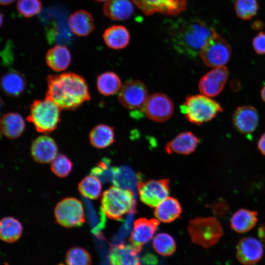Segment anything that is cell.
I'll return each instance as SVG.
<instances>
[{"label":"cell","instance_id":"1","mask_svg":"<svg viewBox=\"0 0 265 265\" xmlns=\"http://www.w3.org/2000/svg\"><path fill=\"white\" fill-rule=\"evenodd\" d=\"M46 99L60 109L72 110L90 100L87 83L81 76L72 72L49 75Z\"/></svg>","mask_w":265,"mask_h":265},{"label":"cell","instance_id":"2","mask_svg":"<svg viewBox=\"0 0 265 265\" xmlns=\"http://www.w3.org/2000/svg\"><path fill=\"white\" fill-rule=\"evenodd\" d=\"M217 33L197 18L179 20L172 25L170 36L174 48L180 53L194 57L207 41Z\"/></svg>","mask_w":265,"mask_h":265},{"label":"cell","instance_id":"3","mask_svg":"<svg viewBox=\"0 0 265 265\" xmlns=\"http://www.w3.org/2000/svg\"><path fill=\"white\" fill-rule=\"evenodd\" d=\"M180 108L189 122L198 125L212 120L223 111L218 102L201 94L187 96Z\"/></svg>","mask_w":265,"mask_h":265},{"label":"cell","instance_id":"4","mask_svg":"<svg viewBox=\"0 0 265 265\" xmlns=\"http://www.w3.org/2000/svg\"><path fill=\"white\" fill-rule=\"evenodd\" d=\"M60 108L48 99L35 100L31 104L26 120L39 132L48 134L54 131L60 121Z\"/></svg>","mask_w":265,"mask_h":265},{"label":"cell","instance_id":"5","mask_svg":"<svg viewBox=\"0 0 265 265\" xmlns=\"http://www.w3.org/2000/svg\"><path fill=\"white\" fill-rule=\"evenodd\" d=\"M187 230L191 241L204 248L217 243L223 235L220 221L214 216L195 217L189 221Z\"/></svg>","mask_w":265,"mask_h":265},{"label":"cell","instance_id":"6","mask_svg":"<svg viewBox=\"0 0 265 265\" xmlns=\"http://www.w3.org/2000/svg\"><path fill=\"white\" fill-rule=\"evenodd\" d=\"M133 194L129 189L112 186L101 197L102 209L109 218L119 220L129 213L133 206Z\"/></svg>","mask_w":265,"mask_h":265},{"label":"cell","instance_id":"7","mask_svg":"<svg viewBox=\"0 0 265 265\" xmlns=\"http://www.w3.org/2000/svg\"><path fill=\"white\" fill-rule=\"evenodd\" d=\"M54 213L57 222L65 228L80 227L85 221L82 204L74 197H67L60 201Z\"/></svg>","mask_w":265,"mask_h":265},{"label":"cell","instance_id":"8","mask_svg":"<svg viewBox=\"0 0 265 265\" xmlns=\"http://www.w3.org/2000/svg\"><path fill=\"white\" fill-rule=\"evenodd\" d=\"M200 54L205 64L216 68L223 66L229 61L231 48L228 42L217 33L207 41Z\"/></svg>","mask_w":265,"mask_h":265},{"label":"cell","instance_id":"9","mask_svg":"<svg viewBox=\"0 0 265 265\" xmlns=\"http://www.w3.org/2000/svg\"><path fill=\"white\" fill-rule=\"evenodd\" d=\"M148 98V89L143 82L138 80H129L122 86L118 93V100L126 108L142 112Z\"/></svg>","mask_w":265,"mask_h":265},{"label":"cell","instance_id":"10","mask_svg":"<svg viewBox=\"0 0 265 265\" xmlns=\"http://www.w3.org/2000/svg\"><path fill=\"white\" fill-rule=\"evenodd\" d=\"M169 182L168 179L139 182L137 189L140 200L151 208L157 207L169 195Z\"/></svg>","mask_w":265,"mask_h":265},{"label":"cell","instance_id":"11","mask_svg":"<svg viewBox=\"0 0 265 265\" xmlns=\"http://www.w3.org/2000/svg\"><path fill=\"white\" fill-rule=\"evenodd\" d=\"M144 15L160 13L177 16L187 7V0H131Z\"/></svg>","mask_w":265,"mask_h":265},{"label":"cell","instance_id":"12","mask_svg":"<svg viewBox=\"0 0 265 265\" xmlns=\"http://www.w3.org/2000/svg\"><path fill=\"white\" fill-rule=\"evenodd\" d=\"M143 111L150 119L157 122H163L172 115L174 105L166 95L157 93L148 97Z\"/></svg>","mask_w":265,"mask_h":265},{"label":"cell","instance_id":"13","mask_svg":"<svg viewBox=\"0 0 265 265\" xmlns=\"http://www.w3.org/2000/svg\"><path fill=\"white\" fill-rule=\"evenodd\" d=\"M228 70L224 66L216 67L200 79V92L208 97H214L222 91L228 78Z\"/></svg>","mask_w":265,"mask_h":265},{"label":"cell","instance_id":"14","mask_svg":"<svg viewBox=\"0 0 265 265\" xmlns=\"http://www.w3.org/2000/svg\"><path fill=\"white\" fill-rule=\"evenodd\" d=\"M159 224L158 220L153 218H140L134 222L129 240L138 253L143 246L152 238Z\"/></svg>","mask_w":265,"mask_h":265},{"label":"cell","instance_id":"15","mask_svg":"<svg viewBox=\"0 0 265 265\" xmlns=\"http://www.w3.org/2000/svg\"><path fill=\"white\" fill-rule=\"evenodd\" d=\"M263 252V245L259 240L253 237H244L237 245L236 257L244 265H252L260 260Z\"/></svg>","mask_w":265,"mask_h":265},{"label":"cell","instance_id":"16","mask_svg":"<svg viewBox=\"0 0 265 265\" xmlns=\"http://www.w3.org/2000/svg\"><path fill=\"white\" fill-rule=\"evenodd\" d=\"M259 119L257 109L249 106L238 107L232 117L235 129L241 133L245 134L251 133L256 129Z\"/></svg>","mask_w":265,"mask_h":265},{"label":"cell","instance_id":"17","mask_svg":"<svg viewBox=\"0 0 265 265\" xmlns=\"http://www.w3.org/2000/svg\"><path fill=\"white\" fill-rule=\"evenodd\" d=\"M58 147L51 137L41 135L33 141L31 153L33 159L39 163L52 162L57 155Z\"/></svg>","mask_w":265,"mask_h":265},{"label":"cell","instance_id":"18","mask_svg":"<svg viewBox=\"0 0 265 265\" xmlns=\"http://www.w3.org/2000/svg\"><path fill=\"white\" fill-rule=\"evenodd\" d=\"M108 258L110 265H141L138 252L129 244L113 245L110 248Z\"/></svg>","mask_w":265,"mask_h":265},{"label":"cell","instance_id":"19","mask_svg":"<svg viewBox=\"0 0 265 265\" xmlns=\"http://www.w3.org/2000/svg\"><path fill=\"white\" fill-rule=\"evenodd\" d=\"M199 143L198 138L190 132H184L177 135L166 145L168 154L176 153L188 155L193 153Z\"/></svg>","mask_w":265,"mask_h":265},{"label":"cell","instance_id":"20","mask_svg":"<svg viewBox=\"0 0 265 265\" xmlns=\"http://www.w3.org/2000/svg\"><path fill=\"white\" fill-rule=\"evenodd\" d=\"M68 24L72 32L79 36L88 35L95 27L92 15L82 9L76 11L70 15Z\"/></svg>","mask_w":265,"mask_h":265},{"label":"cell","instance_id":"21","mask_svg":"<svg viewBox=\"0 0 265 265\" xmlns=\"http://www.w3.org/2000/svg\"><path fill=\"white\" fill-rule=\"evenodd\" d=\"M71 54L64 45H56L50 49L45 56L47 65L56 72L64 71L69 66L71 61Z\"/></svg>","mask_w":265,"mask_h":265},{"label":"cell","instance_id":"22","mask_svg":"<svg viewBox=\"0 0 265 265\" xmlns=\"http://www.w3.org/2000/svg\"><path fill=\"white\" fill-rule=\"evenodd\" d=\"M133 3L131 0H107L104 6V13L113 20L124 21L133 13Z\"/></svg>","mask_w":265,"mask_h":265},{"label":"cell","instance_id":"23","mask_svg":"<svg viewBox=\"0 0 265 265\" xmlns=\"http://www.w3.org/2000/svg\"><path fill=\"white\" fill-rule=\"evenodd\" d=\"M258 221V213L255 211L240 209L232 215L230 226L232 230L238 233L248 232L254 227Z\"/></svg>","mask_w":265,"mask_h":265},{"label":"cell","instance_id":"24","mask_svg":"<svg viewBox=\"0 0 265 265\" xmlns=\"http://www.w3.org/2000/svg\"><path fill=\"white\" fill-rule=\"evenodd\" d=\"M25 122L23 117L16 112L4 114L0 119V129L6 137L14 139L19 137L24 132Z\"/></svg>","mask_w":265,"mask_h":265},{"label":"cell","instance_id":"25","mask_svg":"<svg viewBox=\"0 0 265 265\" xmlns=\"http://www.w3.org/2000/svg\"><path fill=\"white\" fill-rule=\"evenodd\" d=\"M103 37L106 44L114 50L122 49L129 43L130 35L126 27L121 25H114L106 28Z\"/></svg>","mask_w":265,"mask_h":265},{"label":"cell","instance_id":"26","mask_svg":"<svg viewBox=\"0 0 265 265\" xmlns=\"http://www.w3.org/2000/svg\"><path fill=\"white\" fill-rule=\"evenodd\" d=\"M182 212V209L178 200L167 197L157 206L154 215L159 221L168 223L179 218Z\"/></svg>","mask_w":265,"mask_h":265},{"label":"cell","instance_id":"27","mask_svg":"<svg viewBox=\"0 0 265 265\" xmlns=\"http://www.w3.org/2000/svg\"><path fill=\"white\" fill-rule=\"evenodd\" d=\"M26 81L20 72L10 70L6 72L1 79V87L4 93L11 97H17L23 93Z\"/></svg>","mask_w":265,"mask_h":265},{"label":"cell","instance_id":"28","mask_svg":"<svg viewBox=\"0 0 265 265\" xmlns=\"http://www.w3.org/2000/svg\"><path fill=\"white\" fill-rule=\"evenodd\" d=\"M89 137L93 147L97 149L106 148L114 141V129L105 124H99L91 131Z\"/></svg>","mask_w":265,"mask_h":265},{"label":"cell","instance_id":"29","mask_svg":"<svg viewBox=\"0 0 265 265\" xmlns=\"http://www.w3.org/2000/svg\"><path fill=\"white\" fill-rule=\"evenodd\" d=\"M23 227L20 222L12 217H3L0 222V237L2 240L11 243L21 236Z\"/></svg>","mask_w":265,"mask_h":265},{"label":"cell","instance_id":"30","mask_svg":"<svg viewBox=\"0 0 265 265\" xmlns=\"http://www.w3.org/2000/svg\"><path fill=\"white\" fill-rule=\"evenodd\" d=\"M96 84L99 93L105 96L117 93L122 87L120 78L112 72H105L99 75Z\"/></svg>","mask_w":265,"mask_h":265},{"label":"cell","instance_id":"31","mask_svg":"<svg viewBox=\"0 0 265 265\" xmlns=\"http://www.w3.org/2000/svg\"><path fill=\"white\" fill-rule=\"evenodd\" d=\"M102 184L99 179L95 175L85 176L78 185V190L84 197L89 199H97L102 191Z\"/></svg>","mask_w":265,"mask_h":265},{"label":"cell","instance_id":"32","mask_svg":"<svg viewBox=\"0 0 265 265\" xmlns=\"http://www.w3.org/2000/svg\"><path fill=\"white\" fill-rule=\"evenodd\" d=\"M153 245L158 254L164 256L172 255L176 248V242L173 238L164 233H159L154 238Z\"/></svg>","mask_w":265,"mask_h":265},{"label":"cell","instance_id":"33","mask_svg":"<svg viewBox=\"0 0 265 265\" xmlns=\"http://www.w3.org/2000/svg\"><path fill=\"white\" fill-rule=\"evenodd\" d=\"M234 8L237 16L243 20H250L258 10L257 0H236Z\"/></svg>","mask_w":265,"mask_h":265},{"label":"cell","instance_id":"34","mask_svg":"<svg viewBox=\"0 0 265 265\" xmlns=\"http://www.w3.org/2000/svg\"><path fill=\"white\" fill-rule=\"evenodd\" d=\"M65 262L66 265H91V257L85 249L74 247L66 252Z\"/></svg>","mask_w":265,"mask_h":265},{"label":"cell","instance_id":"35","mask_svg":"<svg viewBox=\"0 0 265 265\" xmlns=\"http://www.w3.org/2000/svg\"><path fill=\"white\" fill-rule=\"evenodd\" d=\"M72 168V163L69 158L64 155L59 154L51 162V169L52 172L60 178L67 176Z\"/></svg>","mask_w":265,"mask_h":265},{"label":"cell","instance_id":"36","mask_svg":"<svg viewBox=\"0 0 265 265\" xmlns=\"http://www.w3.org/2000/svg\"><path fill=\"white\" fill-rule=\"evenodd\" d=\"M16 7L21 15L29 18L41 11L42 4L40 0H18Z\"/></svg>","mask_w":265,"mask_h":265},{"label":"cell","instance_id":"37","mask_svg":"<svg viewBox=\"0 0 265 265\" xmlns=\"http://www.w3.org/2000/svg\"><path fill=\"white\" fill-rule=\"evenodd\" d=\"M252 46L257 54H265V32L260 31L258 33L253 39Z\"/></svg>","mask_w":265,"mask_h":265},{"label":"cell","instance_id":"38","mask_svg":"<svg viewBox=\"0 0 265 265\" xmlns=\"http://www.w3.org/2000/svg\"><path fill=\"white\" fill-rule=\"evenodd\" d=\"M229 210L227 202L224 200L217 201L213 205L212 211L214 214L218 216L225 215Z\"/></svg>","mask_w":265,"mask_h":265},{"label":"cell","instance_id":"39","mask_svg":"<svg viewBox=\"0 0 265 265\" xmlns=\"http://www.w3.org/2000/svg\"><path fill=\"white\" fill-rule=\"evenodd\" d=\"M257 147L260 153L265 156V132L260 137L257 143Z\"/></svg>","mask_w":265,"mask_h":265},{"label":"cell","instance_id":"40","mask_svg":"<svg viewBox=\"0 0 265 265\" xmlns=\"http://www.w3.org/2000/svg\"><path fill=\"white\" fill-rule=\"evenodd\" d=\"M143 262L146 265H154L157 263V259L154 255L148 254L143 257Z\"/></svg>","mask_w":265,"mask_h":265},{"label":"cell","instance_id":"41","mask_svg":"<svg viewBox=\"0 0 265 265\" xmlns=\"http://www.w3.org/2000/svg\"><path fill=\"white\" fill-rule=\"evenodd\" d=\"M258 235L260 239L265 244V225H262L259 227Z\"/></svg>","mask_w":265,"mask_h":265},{"label":"cell","instance_id":"42","mask_svg":"<svg viewBox=\"0 0 265 265\" xmlns=\"http://www.w3.org/2000/svg\"><path fill=\"white\" fill-rule=\"evenodd\" d=\"M252 27L255 29H260L263 27V23L260 21H257L252 24Z\"/></svg>","mask_w":265,"mask_h":265},{"label":"cell","instance_id":"43","mask_svg":"<svg viewBox=\"0 0 265 265\" xmlns=\"http://www.w3.org/2000/svg\"><path fill=\"white\" fill-rule=\"evenodd\" d=\"M15 0H0L1 5H8L13 2Z\"/></svg>","mask_w":265,"mask_h":265},{"label":"cell","instance_id":"44","mask_svg":"<svg viewBox=\"0 0 265 265\" xmlns=\"http://www.w3.org/2000/svg\"><path fill=\"white\" fill-rule=\"evenodd\" d=\"M261 95L263 100L265 102V86L262 88Z\"/></svg>","mask_w":265,"mask_h":265},{"label":"cell","instance_id":"45","mask_svg":"<svg viewBox=\"0 0 265 265\" xmlns=\"http://www.w3.org/2000/svg\"><path fill=\"white\" fill-rule=\"evenodd\" d=\"M2 17H3V15L2 14V13H1L0 14V25L1 26L2 24Z\"/></svg>","mask_w":265,"mask_h":265},{"label":"cell","instance_id":"46","mask_svg":"<svg viewBox=\"0 0 265 265\" xmlns=\"http://www.w3.org/2000/svg\"><path fill=\"white\" fill-rule=\"evenodd\" d=\"M98 1H107V0H95Z\"/></svg>","mask_w":265,"mask_h":265},{"label":"cell","instance_id":"47","mask_svg":"<svg viewBox=\"0 0 265 265\" xmlns=\"http://www.w3.org/2000/svg\"><path fill=\"white\" fill-rule=\"evenodd\" d=\"M63 265L60 264V265Z\"/></svg>","mask_w":265,"mask_h":265}]
</instances>
